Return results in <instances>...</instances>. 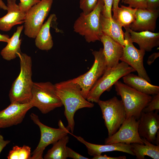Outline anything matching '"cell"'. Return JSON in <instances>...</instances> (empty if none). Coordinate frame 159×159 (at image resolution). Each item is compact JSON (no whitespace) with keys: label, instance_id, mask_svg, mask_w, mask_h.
<instances>
[{"label":"cell","instance_id":"cell-15","mask_svg":"<svg viewBox=\"0 0 159 159\" xmlns=\"http://www.w3.org/2000/svg\"><path fill=\"white\" fill-rule=\"evenodd\" d=\"M158 9L155 10L145 9H137L134 21L129 26L135 31H149L154 32L156 27V22L159 16Z\"/></svg>","mask_w":159,"mask_h":159},{"label":"cell","instance_id":"cell-14","mask_svg":"<svg viewBox=\"0 0 159 159\" xmlns=\"http://www.w3.org/2000/svg\"><path fill=\"white\" fill-rule=\"evenodd\" d=\"M154 112H142L138 126L140 136L145 138L152 143H154L156 135L159 129V110Z\"/></svg>","mask_w":159,"mask_h":159},{"label":"cell","instance_id":"cell-30","mask_svg":"<svg viewBox=\"0 0 159 159\" xmlns=\"http://www.w3.org/2000/svg\"><path fill=\"white\" fill-rule=\"evenodd\" d=\"M122 3L137 9H145L147 7V0H124Z\"/></svg>","mask_w":159,"mask_h":159},{"label":"cell","instance_id":"cell-3","mask_svg":"<svg viewBox=\"0 0 159 159\" xmlns=\"http://www.w3.org/2000/svg\"><path fill=\"white\" fill-rule=\"evenodd\" d=\"M103 0H98L95 8L88 14L82 12L74 23V32L84 37L88 42L100 41L103 34L100 21V16L103 9Z\"/></svg>","mask_w":159,"mask_h":159},{"label":"cell","instance_id":"cell-39","mask_svg":"<svg viewBox=\"0 0 159 159\" xmlns=\"http://www.w3.org/2000/svg\"><path fill=\"white\" fill-rule=\"evenodd\" d=\"M9 37L7 34H0V42L7 43L9 40Z\"/></svg>","mask_w":159,"mask_h":159},{"label":"cell","instance_id":"cell-24","mask_svg":"<svg viewBox=\"0 0 159 159\" xmlns=\"http://www.w3.org/2000/svg\"><path fill=\"white\" fill-rule=\"evenodd\" d=\"M143 144H131L132 150L137 159H144L148 156L154 159H159V145H155L142 138Z\"/></svg>","mask_w":159,"mask_h":159},{"label":"cell","instance_id":"cell-22","mask_svg":"<svg viewBox=\"0 0 159 159\" xmlns=\"http://www.w3.org/2000/svg\"><path fill=\"white\" fill-rule=\"evenodd\" d=\"M56 19L54 14H51L40 29L35 41L36 46L39 49L48 51L52 48L53 42L50 29L52 21Z\"/></svg>","mask_w":159,"mask_h":159},{"label":"cell","instance_id":"cell-38","mask_svg":"<svg viewBox=\"0 0 159 159\" xmlns=\"http://www.w3.org/2000/svg\"><path fill=\"white\" fill-rule=\"evenodd\" d=\"M120 0H113V3L112 5V11L113 12V16L112 18H114L115 17L117 9L118 6L119 2Z\"/></svg>","mask_w":159,"mask_h":159},{"label":"cell","instance_id":"cell-2","mask_svg":"<svg viewBox=\"0 0 159 159\" xmlns=\"http://www.w3.org/2000/svg\"><path fill=\"white\" fill-rule=\"evenodd\" d=\"M19 59L20 72L13 82L9 91L11 103H29L32 97L33 82L32 79L31 57L21 52L18 54Z\"/></svg>","mask_w":159,"mask_h":159},{"label":"cell","instance_id":"cell-33","mask_svg":"<svg viewBox=\"0 0 159 159\" xmlns=\"http://www.w3.org/2000/svg\"><path fill=\"white\" fill-rule=\"evenodd\" d=\"M67 158H71L74 159H89L74 151L70 148H66Z\"/></svg>","mask_w":159,"mask_h":159},{"label":"cell","instance_id":"cell-5","mask_svg":"<svg viewBox=\"0 0 159 159\" xmlns=\"http://www.w3.org/2000/svg\"><path fill=\"white\" fill-rule=\"evenodd\" d=\"M135 71L128 64L122 61L116 67L107 68L90 90L86 99L89 102L97 103L101 95L105 91L109 90L120 78Z\"/></svg>","mask_w":159,"mask_h":159},{"label":"cell","instance_id":"cell-41","mask_svg":"<svg viewBox=\"0 0 159 159\" xmlns=\"http://www.w3.org/2000/svg\"><path fill=\"white\" fill-rule=\"evenodd\" d=\"M155 144H156V145H159V130L158 131L155 138Z\"/></svg>","mask_w":159,"mask_h":159},{"label":"cell","instance_id":"cell-42","mask_svg":"<svg viewBox=\"0 0 159 159\" xmlns=\"http://www.w3.org/2000/svg\"><path fill=\"white\" fill-rule=\"evenodd\" d=\"M124 0H122V3L123 2Z\"/></svg>","mask_w":159,"mask_h":159},{"label":"cell","instance_id":"cell-25","mask_svg":"<svg viewBox=\"0 0 159 159\" xmlns=\"http://www.w3.org/2000/svg\"><path fill=\"white\" fill-rule=\"evenodd\" d=\"M69 141V137L66 135L55 142L52 147L45 155V159H66L67 158V144Z\"/></svg>","mask_w":159,"mask_h":159},{"label":"cell","instance_id":"cell-18","mask_svg":"<svg viewBox=\"0 0 159 159\" xmlns=\"http://www.w3.org/2000/svg\"><path fill=\"white\" fill-rule=\"evenodd\" d=\"M100 41L102 43L103 53L107 65V68L116 67L123 54V47L107 35L103 34Z\"/></svg>","mask_w":159,"mask_h":159},{"label":"cell","instance_id":"cell-36","mask_svg":"<svg viewBox=\"0 0 159 159\" xmlns=\"http://www.w3.org/2000/svg\"><path fill=\"white\" fill-rule=\"evenodd\" d=\"M11 141L9 140H4L3 136L1 134L0 131V154L4 148Z\"/></svg>","mask_w":159,"mask_h":159},{"label":"cell","instance_id":"cell-8","mask_svg":"<svg viewBox=\"0 0 159 159\" xmlns=\"http://www.w3.org/2000/svg\"><path fill=\"white\" fill-rule=\"evenodd\" d=\"M30 117L33 122L39 127L41 133V137L39 143L32 154L31 159H42L44 151L46 148L53 144L63 137L69 133L72 134L64 125L60 120L58 122V128L48 126L41 122L38 116L32 113Z\"/></svg>","mask_w":159,"mask_h":159},{"label":"cell","instance_id":"cell-12","mask_svg":"<svg viewBox=\"0 0 159 159\" xmlns=\"http://www.w3.org/2000/svg\"><path fill=\"white\" fill-rule=\"evenodd\" d=\"M139 120L133 117H126L117 131L113 135L108 136L105 141V144L124 143L143 144L138 132Z\"/></svg>","mask_w":159,"mask_h":159},{"label":"cell","instance_id":"cell-20","mask_svg":"<svg viewBox=\"0 0 159 159\" xmlns=\"http://www.w3.org/2000/svg\"><path fill=\"white\" fill-rule=\"evenodd\" d=\"M100 21L103 34L108 36L123 47L125 45L124 32L122 27L112 17L104 16L102 13Z\"/></svg>","mask_w":159,"mask_h":159},{"label":"cell","instance_id":"cell-26","mask_svg":"<svg viewBox=\"0 0 159 159\" xmlns=\"http://www.w3.org/2000/svg\"><path fill=\"white\" fill-rule=\"evenodd\" d=\"M117 8L115 17L113 18L124 28L129 27L135 19L137 9L121 5Z\"/></svg>","mask_w":159,"mask_h":159},{"label":"cell","instance_id":"cell-13","mask_svg":"<svg viewBox=\"0 0 159 159\" xmlns=\"http://www.w3.org/2000/svg\"><path fill=\"white\" fill-rule=\"evenodd\" d=\"M33 107L30 103H11L7 107L0 111V129L21 123L27 112Z\"/></svg>","mask_w":159,"mask_h":159},{"label":"cell","instance_id":"cell-16","mask_svg":"<svg viewBox=\"0 0 159 159\" xmlns=\"http://www.w3.org/2000/svg\"><path fill=\"white\" fill-rule=\"evenodd\" d=\"M16 1L7 0V13L0 18V30L2 31L8 32L14 26L24 23L26 13L21 9Z\"/></svg>","mask_w":159,"mask_h":159},{"label":"cell","instance_id":"cell-35","mask_svg":"<svg viewBox=\"0 0 159 159\" xmlns=\"http://www.w3.org/2000/svg\"><path fill=\"white\" fill-rule=\"evenodd\" d=\"M126 157L125 156H120L116 157H112L107 156V155L105 154L104 155H101L93 156L92 158V159H126Z\"/></svg>","mask_w":159,"mask_h":159},{"label":"cell","instance_id":"cell-19","mask_svg":"<svg viewBox=\"0 0 159 159\" xmlns=\"http://www.w3.org/2000/svg\"><path fill=\"white\" fill-rule=\"evenodd\" d=\"M129 32L132 42L139 45L140 49L145 52H150L159 45V33L149 31L136 32L129 27L124 28Z\"/></svg>","mask_w":159,"mask_h":159},{"label":"cell","instance_id":"cell-31","mask_svg":"<svg viewBox=\"0 0 159 159\" xmlns=\"http://www.w3.org/2000/svg\"><path fill=\"white\" fill-rule=\"evenodd\" d=\"M19 4L21 9L26 13L33 6L39 2L41 0H19Z\"/></svg>","mask_w":159,"mask_h":159},{"label":"cell","instance_id":"cell-32","mask_svg":"<svg viewBox=\"0 0 159 159\" xmlns=\"http://www.w3.org/2000/svg\"><path fill=\"white\" fill-rule=\"evenodd\" d=\"M104 2L102 14L105 16L112 18V11L113 0H103Z\"/></svg>","mask_w":159,"mask_h":159},{"label":"cell","instance_id":"cell-29","mask_svg":"<svg viewBox=\"0 0 159 159\" xmlns=\"http://www.w3.org/2000/svg\"><path fill=\"white\" fill-rule=\"evenodd\" d=\"M151 100L143 109L142 112H153L154 110H159V94L155 95Z\"/></svg>","mask_w":159,"mask_h":159},{"label":"cell","instance_id":"cell-4","mask_svg":"<svg viewBox=\"0 0 159 159\" xmlns=\"http://www.w3.org/2000/svg\"><path fill=\"white\" fill-rule=\"evenodd\" d=\"M117 95L120 96L126 117L139 119L143 109L151 100L152 97L140 92L120 81L114 85Z\"/></svg>","mask_w":159,"mask_h":159},{"label":"cell","instance_id":"cell-17","mask_svg":"<svg viewBox=\"0 0 159 159\" xmlns=\"http://www.w3.org/2000/svg\"><path fill=\"white\" fill-rule=\"evenodd\" d=\"M79 142L83 144L87 149L88 154L91 156H97L104 152L119 151L135 156L130 144L124 143H117L104 145L91 143L80 136L73 135Z\"/></svg>","mask_w":159,"mask_h":159},{"label":"cell","instance_id":"cell-7","mask_svg":"<svg viewBox=\"0 0 159 159\" xmlns=\"http://www.w3.org/2000/svg\"><path fill=\"white\" fill-rule=\"evenodd\" d=\"M97 103L101 110L108 136H111L117 131L126 117L122 102L114 96L105 101L100 100Z\"/></svg>","mask_w":159,"mask_h":159},{"label":"cell","instance_id":"cell-6","mask_svg":"<svg viewBox=\"0 0 159 159\" xmlns=\"http://www.w3.org/2000/svg\"><path fill=\"white\" fill-rule=\"evenodd\" d=\"M29 103L44 114L63 105L56 94L54 85L49 82H33Z\"/></svg>","mask_w":159,"mask_h":159},{"label":"cell","instance_id":"cell-10","mask_svg":"<svg viewBox=\"0 0 159 159\" xmlns=\"http://www.w3.org/2000/svg\"><path fill=\"white\" fill-rule=\"evenodd\" d=\"M53 0H41L26 13L24 20V34L35 38L51 9Z\"/></svg>","mask_w":159,"mask_h":159},{"label":"cell","instance_id":"cell-9","mask_svg":"<svg viewBox=\"0 0 159 159\" xmlns=\"http://www.w3.org/2000/svg\"><path fill=\"white\" fill-rule=\"evenodd\" d=\"M92 53L94 61L90 69L84 74L72 79L80 87L82 95L86 99L90 90L107 68L103 48L93 51Z\"/></svg>","mask_w":159,"mask_h":159},{"label":"cell","instance_id":"cell-1","mask_svg":"<svg viewBox=\"0 0 159 159\" xmlns=\"http://www.w3.org/2000/svg\"><path fill=\"white\" fill-rule=\"evenodd\" d=\"M54 85L56 94L64 107V114L67 122L66 128L73 133L76 112L82 108H92L94 104L83 97L80 87L72 79L60 82Z\"/></svg>","mask_w":159,"mask_h":159},{"label":"cell","instance_id":"cell-28","mask_svg":"<svg viewBox=\"0 0 159 159\" xmlns=\"http://www.w3.org/2000/svg\"><path fill=\"white\" fill-rule=\"evenodd\" d=\"M98 0H80V7L85 14H89L95 7Z\"/></svg>","mask_w":159,"mask_h":159},{"label":"cell","instance_id":"cell-11","mask_svg":"<svg viewBox=\"0 0 159 159\" xmlns=\"http://www.w3.org/2000/svg\"><path fill=\"white\" fill-rule=\"evenodd\" d=\"M124 32L125 45L123 53L120 60L124 62L137 71L138 76L148 82H151L143 64V58L145 51L138 49L132 42L129 32L126 29Z\"/></svg>","mask_w":159,"mask_h":159},{"label":"cell","instance_id":"cell-27","mask_svg":"<svg viewBox=\"0 0 159 159\" xmlns=\"http://www.w3.org/2000/svg\"><path fill=\"white\" fill-rule=\"evenodd\" d=\"M31 148L27 145L22 146H14L10 150L7 158L8 159H31Z\"/></svg>","mask_w":159,"mask_h":159},{"label":"cell","instance_id":"cell-34","mask_svg":"<svg viewBox=\"0 0 159 159\" xmlns=\"http://www.w3.org/2000/svg\"><path fill=\"white\" fill-rule=\"evenodd\" d=\"M159 6V0H147L146 9L150 10L158 9Z\"/></svg>","mask_w":159,"mask_h":159},{"label":"cell","instance_id":"cell-40","mask_svg":"<svg viewBox=\"0 0 159 159\" xmlns=\"http://www.w3.org/2000/svg\"><path fill=\"white\" fill-rule=\"evenodd\" d=\"M0 8L4 10L7 9V6L2 0H0Z\"/></svg>","mask_w":159,"mask_h":159},{"label":"cell","instance_id":"cell-37","mask_svg":"<svg viewBox=\"0 0 159 159\" xmlns=\"http://www.w3.org/2000/svg\"><path fill=\"white\" fill-rule=\"evenodd\" d=\"M159 57V52H155L149 56L147 61L149 65H151L157 58Z\"/></svg>","mask_w":159,"mask_h":159},{"label":"cell","instance_id":"cell-23","mask_svg":"<svg viewBox=\"0 0 159 159\" xmlns=\"http://www.w3.org/2000/svg\"><path fill=\"white\" fill-rule=\"evenodd\" d=\"M24 28V25L18 26L16 31L10 38L7 45L1 50V54L4 59L7 61L14 59L21 52L20 47L21 39L20 37Z\"/></svg>","mask_w":159,"mask_h":159},{"label":"cell","instance_id":"cell-21","mask_svg":"<svg viewBox=\"0 0 159 159\" xmlns=\"http://www.w3.org/2000/svg\"><path fill=\"white\" fill-rule=\"evenodd\" d=\"M124 83L142 93L155 95L159 94V87L151 84L144 79L131 73L122 77Z\"/></svg>","mask_w":159,"mask_h":159}]
</instances>
